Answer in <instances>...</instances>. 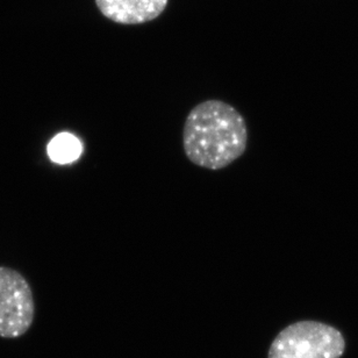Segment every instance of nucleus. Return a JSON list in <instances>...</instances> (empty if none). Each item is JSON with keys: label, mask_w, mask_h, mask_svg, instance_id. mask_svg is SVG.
Here are the masks:
<instances>
[{"label": "nucleus", "mask_w": 358, "mask_h": 358, "mask_svg": "<svg viewBox=\"0 0 358 358\" xmlns=\"http://www.w3.org/2000/svg\"><path fill=\"white\" fill-rule=\"evenodd\" d=\"M247 145L245 117L231 103L205 100L186 115L182 149L194 166L212 171L224 169L245 154Z\"/></svg>", "instance_id": "obj_1"}, {"label": "nucleus", "mask_w": 358, "mask_h": 358, "mask_svg": "<svg viewBox=\"0 0 358 358\" xmlns=\"http://www.w3.org/2000/svg\"><path fill=\"white\" fill-rule=\"evenodd\" d=\"M345 352L341 333L315 321L286 327L272 342L268 358H340Z\"/></svg>", "instance_id": "obj_2"}, {"label": "nucleus", "mask_w": 358, "mask_h": 358, "mask_svg": "<svg viewBox=\"0 0 358 358\" xmlns=\"http://www.w3.org/2000/svg\"><path fill=\"white\" fill-rule=\"evenodd\" d=\"M34 317V296L27 279L17 270L0 266V338H21Z\"/></svg>", "instance_id": "obj_3"}, {"label": "nucleus", "mask_w": 358, "mask_h": 358, "mask_svg": "<svg viewBox=\"0 0 358 358\" xmlns=\"http://www.w3.org/2000/svg\"><path fill=\"white\" fill-rule=\"evenodd\" d=\"M103 17L122 24H145L162 14L168 0H96Z\"/></svg>", "instance_id": "obj_4"}, {"label": "nucleus", "mask_w": 358, "mask_h": 358, "mask_svg": "<svg viewBox=\"0 0 358 358\" xmlns=\"http://www.w3.org/2000/svg\"><path fill=\"white\" fill-rule=\"evenodd\" d=\"M82 154V143L75 135L61 133L48 145V155L52 162L66 164L76 161Z\"/></svg>", "instance_id": "obj_5"}]
</instances>
